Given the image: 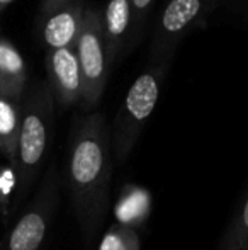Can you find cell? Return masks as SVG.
Segmentation results:
<instances>
[{
	"instance_id": "12",
	"label": "cell",
	"mask_w": 248,
	"mask_h": 250,
	"mask_svg": "<svg viewBox=\"0 0 248 250\" xmlns=\"http://www.w3.org/2000/svg\"><path fill=\"white\" fill-rule=\"evenodd\" d=\"M20 128V102L0 94V155L14 164Z\"/></svg>"
},
{
	"instance_id": "14",
	"label": "cell",
	"mask_w": 248,
	"mask_h": 250,
	"mask_svg": "<svg viewBox=\"0 0 248 250\" xmlns=\"http://www.w3.org/2000/svg\"><path fill=\"white\" fill-rule=\"evenodd\" d=\"M99 250H141V237L134 228L114 223L104 233Z\"/></svg>"
},
{
	"instance_id": "4",
	"label": "cell",
	"mask_w": 248,
	"mask_h": 250,
	"mask_svg": "<svg viewBox=\"0 0 248 250\" xmlns=\"http://www.w3.org/2000/svg\"><path fill=\"white\" fill-rule=\"evenodd\" d=\"M60 172L51 164L33 199L0 240V250H44L60 206Z\"/></svg>"
},
{
	"instance_id": "7",
	"label": "cell",
	"mask_w": 248,
	"mask_h": 250,
	"mask_svg": "<svg viewBox=\"0 0 248 250\" xmlns=\"http://www.w3.org/2000/svg\"><path fill=\"white\" fill-rule=\"evenodd\" d=\"M48 87L53 94L55 104L63 109L73 107L82 101V75L76 62L75 48L51 50L44 58Z\"/></svg>"
},
{
	"instance_id": "15",
	"label": "cell",
	"mask_w": 248,
	"mask_h": 250,
	"mask_svg": "<svg viewBox=\"0 0 248 250\" xmlns=\"http://www.w3.org/2000/svg\"><path fill=\"white\" fill-rule=\"evenodd\" d=\"M152 5L153 0H131V33H129L128 48L136 44L141 38Z\"/></svg>"
},
{
	"instance_id": "1",
	"label": "cell",
	"mask_w": 248,
	"mask_h": 250,
	"mask_svg": "<svg viewBox=\"0 0 248 250\" xmlns=\"http://www.w3.org/2000/svg\"><path fill=\"white\" fill-rule=\"evenodd\" d=\"M113 170L114 155L106 114L99 109L78 114L70 129L66 186L85 249L92 245L106 221Z\"/></svg>"
},
{
	"instance_id": "11",
	"label": "cell",
	"mask_w": 248,
	"mask_h": 250,
	"mask_svg": "<svg viewBox=\"0 0 248 250\" xmlns=\"http://www.w3.org/2000/svg\"><path fill=\"white\" fill-rule=\"evenodd\" d=\"M153 208V198L148 189L138 184H124L114 204L116 223L139 230L148 221Z\"/></svg>"
},
{
	"instance_id": "2",
	"label": "cell",
	"mask_w": 248,
	"mask_h": 250,
	"mask_svg": "<svg viewBox=\"0 0 248 250\" xmlns=\"http://www.w3.org/2000/svg\"><path fill=\"white\" fill-rule=\"evenodd\" d=\"M55 99L46 82L34 83L20 101V128L12 170L16 177L9 213H16L34 188L53 138Z\"/></svg>"
},
{
	"instance_id": "10",
	"label": "cell",
	"mask_w": 248,
	"mask_h": 250,
	"mask_svg": "<svg viewBox=\"0 0 248 250\" xmlns=\"http://www.w3.org/2000/svg\"><path fill=\"white\" fill-rule=\"evenodd\" d=\"M27 87V65L20 51L0 36V94L20 102Z\"/></svg>"
},
{
	"instance_id": "13",
	"label": "cell",
	"mask_w": 248,
	"mask_h": 250,
	"mask_svg": "<svg viewBox=\"0 0 248 250\" xmlns=\"http://www.w3.org/2000/svg\"><path fill=\"white\" fill-rule=\"evenodd\" d=\"M216 250H248V191L236 204Z\"/></svg>"
},
{
	"instance_id": "6",
	"label": "cell",
	"mask_w": 248,
	"mask_h": 250,
	"mask_svg": "<svg viewBox=\"0 0 248 250\" xmlns=\"http://www.w3.org/2000/svg\"><path fill=\"white\" fill-rule=\"evenodd\" d=\"M216 0H169L158 17L153 34L152 56L167 63L173 46L195 27L214 7Z\"/></svg>"
},
{
	"instance_id": "16",
	"label": "cell",
	"mask_w": 248,
	"mask_h": 250,
	"mask_svg": "<svg viewBox=\"0 0 248 250\" xmlns=\"http://www.w3.org/2000/svg\"><path fill=\"white\" fill-rule=\"evenodd\" d=\"M16 189V177L14 170H3L0 168V209L10 208V194Z\"/></svg>"
},
{
	"instance_id": "17",
	"label": "cell",
	"mask_w": 248,
	"mask_h": 250,
	"mask_svg": "<svg viewBox=\"0 0 248 250\" xmlns=\"http://www.w3.org/2000/svg\"><path fill=\"white\" fill-rule=\"evenodd\" d=\"M68 2H70V0H41V3H39V17L53 12L55 9H58V7L65 5V3H68Z\"/></svg>"
},
{
	"instance_id": "3",
	"label": "cell",
	"mask_w": 248,
	"mask_h": 250,
	"mask_svg": "<svg viewBox=\"0 0 248 250\" xmlns=\"http://www.w3.org/2000/svg\"><path fill=\"white\" fill-rule=\"evenodd\" d=\"M165 73L167 63H155L143 70L126 92L111 133L113 155L119 165L124 164L133 153L146 123L152 118L158 104Z\"/></svg>"
},
{
	"instance_id": "5",
	"label": "cell",
	"mask_w": 248,
	"mask_h": 250,
	"mask_svg": "<svg viewBox=\"0 0 248 250\" xmlns=\"http://www.w3.org/2000/svg\"><path fill=\"white\" fill-rule=\"evenodd\" d=\"M73 48L82 75L80 105L83 112H92L100 104L111 70L104 43L102 12L97 7H85L80 33Z\"/></svg>"
},
{
	"instance_id": "18",
	"label": "cell",
	"mask_w": 248,
	"mask_h": 250,
	"mask_svg": "<svg viewBox=\"0 0 248 250\" xmlns=\"http://www.w3.org/2000/svg\"><path fill=\"white\" fill-rule=\"evenodd\" d=\"M12 2H14V0H0V12H2V10L5 9L9 3H12Z\"/></svg>"
},
{
	"instance_id": "8",
	"label": "cell",
	"mask_w": 248,
	"mask_h": 250,
	"mask_svg": "<svg viewBox=\"0 0 248 250\" xmlns=\"http://www.w3.org/2000/svg\"><path fill=\"white\" fill-rule=\"evenodd\" d=\"M83 12H85L83 0H70L68 3L41 17L39 33L48 51L75 46Z\"/></svg>"
},
{
	"instance_id": "9",
	"label": "cell",
	"mask_w": 248,
	"mask_h": 250,
	"mask_svg": "<svg viewBox=\"0 0 248 250\" xmlns=\"http://www.w3.org/2000/svg\"><path fill=\"white\" fill-rule=\"evenodd\" d=\"M102 33L109 65L124 53L131 33V0H109L102 12Z\"/></svg>"
}]
</instances>
